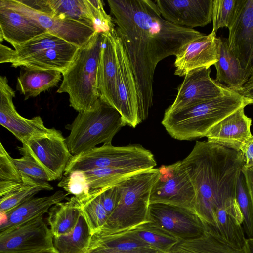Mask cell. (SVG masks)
<instances>
[{
    "instance_id": "cell-1",
    "label": "cell",
    "mask_w": 253,
    "mask_h": 253,
    "mask_svg": "<svg viewBox=\"0 0 253 253\" xmlns=\"http://www.w3.org/2000/svg\"><path fill=\"white\" fill-rule=\"evenodd\" d=\"M107 2L134 75L140 123L147 118L153 105L154 76L158 63L169 56H176L184 45L204 34L167 21L154 1Z\"/></svg>"
},
{
    "instance_id": "cell-2",
    "label": "cell",
    "mask_w": 253,
    "mask_h": 253,
    "mask_svg": "<svg viewBox=\"0 0 253 253\" xmlns=\"http://www.w3.org/2000/svg\"><path fill=\"white\" fill-rule=\"evenodd\" d=\"M245 165L241 151L196 141L181 166L195 193L194 211L211 230L243 217L236 200L237 183Z\"/></svg>"
},
{
    "instance_id": "cell-3",
    "label": "cell",
    "mask_w": 253,
    "mask_h": 253,
    "mask_svg": "<svg viewBox=\"0 0 253 253\" xmlns=\"http://www.w3.org/2000/svg\"><path fill=\"white\" fill-rule=\"evenodd\" d=\"M243 106L246 105L242 97L235 91L180 110L165 111L162 124L172 138L191 140L206 137L213 126Z\"/></svg>"
},
{
    "instance_id": "cell-4",
    "label": "cell",
    "mask_w": 253,
    "mask_h": 253,
    "mask_svg": "<svg viewBox=\"0 0 253 253\" xmlns=\"http://www.w3.org/2000/svg\"><path fill=\"white\" fill-rule=\"evenodd\" d=\"M102 43V33L96 32L85 44L79 48L62 73L63 80L57 92L68 93L70 106L79 113L92 110L99 99L97 74Z\"/></svg>"
},
{
    "instance_id": "cell-5",
    "label": "cell",
    "mask_w": 253,
    "mask_h": 253,
    "mask_svg": "<svg viewBox=\"0 0 253 253\" xmlns=\"http://www.w3.org/2000/svg\"><path fill=\"white\" fill-rule=\"evenodd\" d=\"M160 174L159 168H153L136 172L117 183L115 208L100 230L119 231L148 221L151 191Z\"/></svg>"
},
{
    "instance_id": "cell-6",
    "label": "cell",
    "mask_w": 253,
    "mask_h": 253,
    "mask_svg": "<svg viewBox=\"0 0 253 253\" xmlns=\"http://www.w3.org/2000/svg\"><path fill=\"white\" fill-rule=\"evenodd\" d=\"M79 47L49 32L39 35L12 49L0 44V63L23 67L64 72Z\"/></svg>"
},
{
    "instance_id": "cell-7",
    "label": "cell",
    "mask_w": 253,
    "mask_h": 253,
    "mask_svg": "<svg viewBox=\"0 0 253 253\" xmlns=\"http://www.w3.org/2000/svg\"><path fill=\"white\" fill-rule=\"evenodd\" d=\"M125 125L119 112L99 98L92 110L79 112L72 123L66 125L70 133L66 143L73 156L100 144H112L115 135Z\"/></svg>"
},
{
    "instance_id": "cell-8",
    "label": "cell",
    "mask_w": 253,
    "mask_h": 253,
    "mask_svg": "<svg viewBox=\"0 0 253 253\" xmlns=\"http://www.w3.org/2000/svg\"><path fill=\"white\" fill-rule=\"evenodd\" d=\"M157 162L152 153L140 144L114 146L103 144L73 155L64 176L77 171L113 169L143 171L154 168Z\"/></svg>"
},
{
    "instance_id": "cell-9",
    "label": "cell",
    "mask_w": 253,
    "mask_h": 253,
    "mask_svg": "<svg viewBox=\"0 0 253 253\" xmlns=\"http://www.w3.org/2000/svg\"><path fill=\"white\" fill-rule=\"evenodd\" d=\"M159 168L160 176L151 190L150 204H169L195 212V191L187 173L181 166V161L162 165Z\"/></svg>"
},
{
    "instance_id": "cell-10",
    "label": "cell",
    "mask_w": 253,
    "mask_h": 253,
    "mask_svg": "<svg viewBox=\"0 0 253 253\" xmlns=\"http://www.w3.org/2000/svg\"><path fill=\"white\" fill-rule=\"evenodd\" d=\"M147 220L179 241L198 238L207 229L205 223L194 211L163 203L149 205Z\"/></svg>"
},
{
    "instance_id": "cell-11",
    "label": "cell",
    "mask_w": 253,
    "mask_h": 253,
    "mask_svg": "<svg viewBox=\"0 0 253 253\" xmlns=\"http://www.w3.org/2000/svg\"><path fill=\"white\" fill-rule=\"evenodd\" d=\"M53 237L43 216H40L0 231V253L53 251Z\"/></svg>"
},
{
    "instance_id": "cell-12",
    "label": "cell",
    "mask_w": 253,
    "mask_h": 253,
    "mask_svg": "<svg viewBox=\"0 0 253 253\" xmlns=\"http://www.w3.org/2000/svg\"><path fill=\"white\" fill-rule=\"evenodd\" d=\"M15 92L5 76H0V124L12 133L22 144L31 139L61 134L54 128H47L42 118L27 119L17 111L13 102Z\"/></svg>"
},
{
    "instance_id": "cell-13",
    "label": "cell",
    "mask_w": 253,
    "mask_h": 253,
    "mask_svg": "<svg viewBox=\"0 0 253 253\" xmlns=\"http://www.w3.org/2000/svg\"><path fill=\"white\" fill-rule=\"evenodd\" d=\"M17 149L30 157L47 173L50 181L61 178L73 156L61 134L31 139Z\"/></svg>"
},
{
    "instance_id": "cell-14",
    "label": "cell",
    "mask_w": 253,
    "mask_h": 253,
    "mask_svg": "<svg viewBox=\"0 0 253 253\" xmlns=\"http://www.w3.org/2000/svg\"><path fill=\"white\" fill-rule=\"evenodd\" d=\"M211 69L201 68L188 73L178 86L177 96L166 112L176 111L212 98L235 92L212 79Z\"/></svg>"
},
{
    "instance_id": "cell-15",
    "label": "cell",
    "mask_w": 253,
    "mask_h": 253,
    "mask_svg": "<svg viewBox=\"0 0 253 253\" xmlns=\"http://www.w3.org/2000/svg\"><path fill=\"white\" fill-rule=\"evenodd\" d=\"M7 7L33 19L48 32L80 48L85 44L96 32L93 27L79 22L46 15L21 3L19 0H0Z\"/></svg>"
},
{
    "instance_id": "cell-16",
    "label": "cell",
    "mask_w": 253,
    "mask_h": 253,
    "mask_svg": "<svg viewBox=\"0 0 253 253\" xmlns=\"http://www.w3.org/2000/svg\"><path fill=\"white\" fill-rule=\"evenodd\" d=\"M116 50L118 64L117 110L125 125L134 128L139 124L136 83L127 54L117 33Z\"/></svg>"
},
{
    "instance_id": "cell-17",
    "label": "cell",
    "mask_w": 253,
    "mask_h": 253,
    "mask_svg": "<svg viewBox=\"0 0 253 253\" xmlns=\"http://www.w3.org/2000/svg\"><path fill=\"white\" fill-rule=\"evenodd\" d=\"M231 51L239 61L248 78L253 72V0H241L228 28Z\"/></svg>"
},
{
    "instance_id": "cell-18",
    "label": "cell",
    "mask_w": 253,
    "mask_h": 253,
    "mask_svg": "<svg viewBox=\"0 0 253 253\" xmlns=\"http://www.w3.org/2000/svg\"><path fill=\"white\" fill-rule=\"evenodd\" d=\"M213 0H155L162 16L189 29L204 27L212 21Z\"/></svg>"
},
{
    "instance_id": "cell-19",
    "label": "cell",
    "mask_w": 253,
    "mask_h": 253,
    "mask_svg": "<svg viewBox=\"0 0 253 253\" xmlns=\"http://www.w3.org/2000/svg\"><path fill=\"white\" fill-rule=\"evenodd\" d=\"M216 33L195 39L184 45L176 56L174 74L185 76L188 73L201 68H209L217 61Z\"/></svg>"
},
{
    "instance_id": "cell-20",
    "label": "cell",
    "mask_w": 253,
    "mask_h": 253,
    "mask_svg": "<svg viewBox=\"0 0 253 253\" xmlns=\"http://www.w3.org/2000/svg\"><path fill=\"white\" fill-rule=\"evenodd\" d=\"M116 29L102 33V43L97 70V84L99 98L117 110V57Z\"/></svg>"
},
{
    "instance_id": "cell-21",
    "label": "cell",
    "mask_w": 253,
    "mask_h": 253,
    "mask_svg": "<svg viewBox=\"0 0 253 253\" xmlns=\"http://www.w3.org/2000/svg\"><path fill=\"white\" fill-rule=\"evenodd\" d=\"M243 106L213 126L206 136L208 141L240 151L253 136L250 127L252 119L247 116Z\"/></svg>"
},
{
    "instance_id": "cell-22",
    "label": "cell",
    "mask_w": 253,
    "mask_h": 253,
    "mask_svg": "<svg viewBox=\"0 0 253 253\" xmlns=\"http://www.w3.org/2000/svg\"><path fill=\"white\" fill-rule=\"evenodd\" d=\"M47 32L33 19L22 15L0 2V41L5 40L14 48Z\"/></svg>"
},
{
    "instance_id": "cell-23",
    "label": "cell",
    "mask_w": 253,
    "mask_h": 253,
    "mask_svg": "<svg viewBox=\"0 0 253 253\" xmlns=\"http://www.w3.org/2000/svg\"><path fill=\"white\" fill-rule=\"evenodd\" d=\"M67 195L58 190L49 196L33 197L6 214H0V231L43 216L53 205L66 199Z\"/></svg>"
},
{
    "instance_id": "cell-24",
    "label": "cell",
    "mask_w": 253,
    "mask_h": 253,
    "mask_svg": "<svg viewBox=\"0 0 253 253\" xmlns=\"http://www.w3.org/2000/svg\"><path fill=\"white\" fill-rule=\"evenodd\" d=\"M216 42L217 61L214 65L216 70L215 80L238 93L248 78L239 61L230 50L227 38L216 37Z\"/></svg>"
},
{
    "instance_id": "cell-25",
    "label": "cell",
    "mask_w": 253,
    "mask_h": 253,
    "mask_svg": "<svg viewBox=\"0 0 253 253\" xmlns=\"http://www.w3.org/2000/svg\"><path fill=\"white\" fill-rule=\"evenodd\" d=\"M171 253H249L246 245L240 246L228 242L207 227L201 236L181 241L169 252Z\"/></svg>"
},
{
    "instance_id": "cell-26",
    "label": "cell",
    "mask_w": 253,
    "mask_h": 253,
    "mask_svg": "<svg viewBox=\"0 0 253 253\" xmlns=\"http://www.w3.org/2000/svg\"><path fill=\"white\" fill-rule=\"evenodd\" d=\"M23 68L24 71L17 77L16 88L24 96L25 100L36 97L56 86L62 76L57 70Z\"/></svg>"
},
{
    "instance_id": "cell-27",
    "label": "cell",
    "mask_w": 253,
    "mask_h": 253,
    "mask_svg": "<svg viewBox=\"0 0 253 253\" xmlns=\"http://www.w3.org/2000/svg\"><path fill=\"white\" fill-rule=\"evenodd\" d=\"M48 212V224L54 237L71 232L81 215L80 208L73 196L68 201L53 205Z\"/></svg>"
},
{
    "instance_id": "cell-28",
    "label": "cell",
    "mask_w": 253,
    "mask_h": 253,
    "mask_svg": "<svg viewBox=\"0 0 253 253\" xmlns=\"http://www.w3.org/2000/svg\"><path fill=\"white\" fill-rule=\"evenodd\" d=\"M116 232L137 239L165 253L169 252L179 242L176 238L160 229L149 221Z\"/></svg>"
},
{
    "instance_id": "cell-29",
    "label": "cell",
    "mask_w": 253,
    "mask_h": 253,
    "mask_svg": "<svg viewBox=\"0 0 253 253\" xmlns=\"http://www.w3.org/2000/svg\"><path fill=\"white\" fill-rule=\"evenodd\" d=\"M103 189L90 190L80 196H73L92 235L104 227L109 217L101 200Z\"/></svg>"
},
{
    "instance_id": "cell-30",
    "label": "cell",
    "mask_w": 253,
    "mask_h": 253,
    "mask_svg": "<svg viewBox=\"0 0 253 253\" xmlns=\"http://www.w3.org/2000/svg\"><path fill=\"white\" fill-rule=\"evenodd\" d=\"M92 234L84 218L81 215L75 228L67 234L53 237L56 253H86Z\"/></svg>"
},
{
    "instance_id": "cell-31",
    "label": "cell",
    "mask_w": 253,
    "mask_h": 253,
    "mask_svg": "<svg viewBox=\"0 0 253 253\" xmlns=\"http://www.w3.org/2000/svg\"><path fill=\"white\" fill-rule=\"evenodd\" d=\"M54 16L94 27L89 0H47ZM95 29V28H94Z\"/></svg>"
},
{
    "instance_id": "cell-32",
    "label": "cell",
    "mask_w": 253,
    "mask_h": 253,
    "mask_svg": "<svg viewBox=\"0 0 253 253\" xmlns=\"http://www.w3.org/2000/svg\"><path fill=\"white\" fill-rule=\"evenodd\" d=\"M22 176L24 184L12 192L0 197V214H4L32 198L42 190H51L53 187L48 182L37 181Z\"/></svg>"
},
{
    "instance_id": "cell-33",
    "label": "cell",
    "mask_w": 253,
    "mask_h": 253,
    "mask_svg": "<svg viewBox=\"0 0 253 253\" xmlns=\"http://www.w3.org/2000/svg\"><path fill=\"white\" fill-rule=\"evenodd\" d=\"M138 172L139 171L99 169L83 172L89 190H93L115 185L123 179Z\"/></svg>"
},
{
    "instance_id": "cell-34",
    "label": "cell",
    "mask_w": 253,
    "mask_h": 253,
    "mask_svg": "<svg viewBox=\"0 0 253 253\" xmlns=\"http://www.w3.org/2000/svg\"><path fill=\"white\" fill-rule=\"evenodd\" d=\"M236 200L243 217V227L247 238H253V208L251 197L243 170L236 187Z\"/></svg>"
},
{
    "instance_id": "cell-35",
    "label": "cell",
    "mask_w": 253,
    "mask_h": 253,
    "mask_svg": "<svg viewBox=\"0 0 253 253\" xmlns=\"http://www.w3.org/2000/svg\"><path fill=\"white\" fill-rule=\"evenodd\" d=\"M241 0H214L213 1L212 31L216 33L221 28H229L233 22Z\"/></svg>"
},
{
    "instance_id": "cell-36",
    "label": "cell",
    "mask_w": 253,
    "mask_h": 253,
    "mask_svg": "<svg viewBox=\"0 0 253 253\" xmlns=\"http://www.w3.org/2000/svg\"><path fill=\"white\" fill-rule=\"evenodd\" d=\"M89 2L96 32L104 33L114 30L116 28L113 18L105 11L103 1L89 0Z\"/></svg>"
},
{
    "instance_id": "cell-37",
    "label": "cell",
    "mask_w": 253,
    "mask_h": 253,
    "mask_svg": "<svg viewBox=\"0 0 253 253\" xmlns=\"http://www.w3.org/2000/svg\"><path fill=\"white\" fill-rule=\"evenodd\" d=\"M0 181H23L22 176L15 165L13 158L0 143Z\"/></svg>"
},
{
    "instance_id": "cell-38",
    "label": "cell",
    "mask_w": 253,
    "mask_h": 253,
    "mask_svg": "<svg viewBox=\"0 0 253 253\" xmlns=\"http://www.w3.org/2000/svg\"><path fill=\"white\" fill-rule=\"evenodd\" d=\"M13 161L22 175L37 181H50L45 171L29 156L13 158Z\"/></svg>"
},
{
    "instance_id": "cell-39",
    "label": "cell",
    "mask_w": 253,
    "mask_h": 253,
    "mask_svg": "<svg viewBox=\"0 0 253 253\" xmlns=\"http://www.w3.org/2000/svg\"><path fill=\"white\" fill-rule=\"evenodd\" d=\"M58 186L63 188L67 194L76 197L85 194L90 191L84 175L81 171L64 176Z\"/></svg>"
},
{
    "instance_id": "cell-40",
    "label": "cell",
    "mask_w": 253,
    "mask_h": 253,
    "mask_svg": "<svg viewBox=\"0 0 253 253\" xmlns=\"http://www.w3.org/2000/svg\"><path fill=\"white\" fill-rule=\"evenodd\" d=\"M100 197L102 204L109 216L114 210L117 203V190L116 185L104 188L101 193Z\"/></svg>"
},
{
    "instance_id": "cell-41",
    "label": "cell",
    "mask_w": 253,
    "mask_h": 253,
    "mask_svg": "<svg viewBox=\"0 0 253 253\" xmlns=\"http://www.w3.org/2000/svg\"><path fill=\"white\" fill-rule=\"evenodd\" d=\"M86 253H165L153 248H148L139 250L124 251L113 249L99 247L88 251Z\"/></svg>"
},
{
    "instance_id": "cell-42",
    "label": "cell",
    "mask_w": 253,
    "mask_h": 253,
    "mask_svg": "<svg viewBox=\"0 0 253 253\" xmlns=\"http://www.w3.org/2000/svg\"><path fill=\"white\" fill-rule=\"evenodd\" d=\"M238 93L241 96L246 106L253 105V72Z\"/></svg>"
},
{
    "instance_id": "cell-43",
    "label": "cell",
    "mask_w": 253,
    "mask_h": 253,
    "mask_svg": "<svg viewBox=\"0 0 253 253\" xmlns=\"http://www.w3.org/2000/svg\"><path fill=\"white\" fill-rule=\"evenodd\" d=\"M240 151L245 159L246 167L253 166V136L242 147Z\"/></svg>"
},
{
    "instance_id": "cell-44",
    "label": "cell",
    "mask_w": 253,
    "mask_h": 253,
    "mask_svg": "<svg viewBox=\"0 0 253 253\" xmlns=\"http://www.w3.org/2000/svg\"><path fill=\"white\" fill-rule=\"evenodd\" d=\"M243 172L246 177L247 183L250 191L253 208V166H244Z\"/></svg>"
},
{
    "instance_id": "cell-45",
    "label": "cell",
    "mask_w": 253,
    "mask_h": 253,
    "mask_svg": "<svg viewBox=\"0 0 253 253\" xmlns=\"http://www.w3.org/2000/svg\"><path fill=\"white\" fill-rule=\"evenodd\" d=\"M246 246L249 253H253V238H247Z\"/></svg>"
},
{
    "instance_id": "cell-46",
    "label": "cell",
    "mask_w": 253,
    "mask_h": 253,
    "mask_svg": "<svg viewBox=\"0 0 253 253\" xmlns=\"http://www.w3.org/2000/svg\"><path fill=\"white\" fill-rule=\"evenodd\" d=\"M56 253L55 251H44L42 252H38V253Z\"/></svg>"
}]
</instances>
